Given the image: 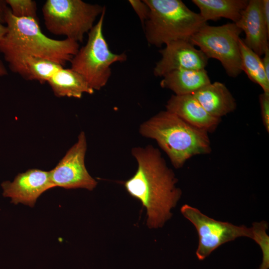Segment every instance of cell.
<instances>
[{"instance_id":"1","label":"cell","mask_w":269,"mask_h":269,"mask_svg":"<svg viewBox=\"0 0 269 269\" xmlns=\"http://www.w3.org/2000/svg\"><path fill=\"white\" fill-rule=\"evenodd\" d=\"M131 154L137 168L133 176L125 182V187L145 208L148 227H162L171 218V210L182 194L176 185L177 179L160 150L152 145L134 147Z\"/></svg>"},{"instance_id":"2","label":"cell","mask_w":269,"mask_h":269,"mask_svg":"<svg viewBox=\"0 0 269 269\" xmlns=\"http://www.w3.org/2000/svg\"><path fill=\"white\" fill-rule=\"evenodd\" d=\"M138 132L142 136L155 140L177 169L191 157L212 151L208 133L166 110L142 123Z\"/></svg>"},{"instance_id":"3","label":"cell","mask_w":269,"mask_h":269,"mask_svg":"<svg viewBox=\"0 0 269 269\" xmlns=\"http://www.w3.org/2000/svg\"><path fill=\"white\" fill-rule=\"evenodd\" d=\"M5 23L7 33L0 42V51L21 53L47 60L62 67L70 62L79 49V43L65 38L55 40L44 34L39 21L31 18H18L9 7Z\"/></svg>"},{"instance_id":"4","label":"cell","mask_w":269,"mask_h":269,"mask_svg":"<svg viewBox=\"0 0 269 269\" xmlns=\"http://www.w3.org/2000/svg\"><path fill=\"white\" fill-rule=\"evenodd\" d=\"M149 14L143 26L147 43L157 47L177 40H189L207 24L199 13L180 0H144Z\"/></svg>"},{"instance_id":"5","label":"cell","mask_w":269,"mask_h":269,"mask_svg":"<svg viewBox=\"0 0 269 269\" xmlns=\"http://www.w3.org/2000/svg\"><path fill=\"white\" fill-rule=\"evenodd\" d=\"M106 11L88 33L86 44L70 61V68L81 75L94 91L101 90L107 84L112 74V65L127 59L125 53H114L109 47L103 33Z\"/></svg>"},{"instance_id":"6","label":"cell","mask_w":269,"mask_h":269,"mask_svg":"<svg viewBox=\"0 0 269 269\" xmlns=\"http://www.w3.org/2000/svg\"><path fill=\"white\" fill-rule=\"evenodd\" d=\"M105 6L81 0H47L42 11L47 30L56 35L82 42Z\"/></svg>"},{"instance_id":"7","label":"cell","mask_w":269,"mask_h":269,"mask_svg":"<svg viewBox=\"0 0 269 269\" xmlns=\"http://www.w3.org/2000/svg\"><path fill=\"white\" fill-rule=\"evenodd\" d=\"M242 30L232 22L220 26L207 24L189 39L209 58L219 60L227 74L236 78L242 71L239 47Z\"/></svg>"},{"instance_id":"8","label":"cell","mask_w":269,"mask_h":269,"mask_svg":"<svg viewBox=\"0 0 269 269\" xmlns=\"http://www.w3.org/2000/svg\"><path fill=\"white\" fill-rule=\"evenodd\" d=\"M180 210L198 232L199 243L196 255L199 260H203L221 245L238 237L254 238L252 228L216 220L187 204L182 206Z\"/></svg>"},{"instance_id":"9","label":"cell","mask_w":269,"mask_h":269,"mask_svg":"<svg viewBox=\"0 0 269 269\" xmlns=\"http://www.w3.org/2000/svg\"><path fill=\"white\" fill-rule=\"evenodd\" d=\"M87 149L85 134L81 132L76 142L68 149L56 166L49 171L54 187L67 189L94 190L97 181L88 172L85 164Z\"/></svg>"},{"instance_id":"10","label":"cell","mask_w":269,"mask_h":269,"mask_svg":"<svg viewBox=\"0 0 269 269\" xmlns=\"http://www.w3.org/2000/svg\"><path fill=\"white\" fill-rule=\"evenodd\" d=\"M159 52L161 57L153 69V74L156 77H162L180 69H204L208 64V58L189 40L170 42Z\"/></svg>"},{"instance_id":"11","label":"cell","mask_w":269,"mask_h":269,"mask_svg":"<svg viewBox=\"0 0 269 269\" xmlns=\"http://www.w3.org/2000/svg\"><path fill=\"white\" fill-rule=\"evenodd\" d=\"M1 186L3 196L10 198L11 203L31 207L34 206L37 199L44 192L54 188L49 171L38 169L18 173L12 181H4Z\"/></svg>"},{"instance_id":"12","label":"cell","mask_w":269,"mask_h":269,"mask_svg":"<svg viewBox=\"0 0 269 269\" xmlns=\"http://www.w3.org/2000/svg\"><path fill=\"white\" fill-rule=\"evenodd\" d=\"M236 24L245 34L243 40L259 56L263 55L269 47V29L262 11V0H250Z\"/></svg>"},{"instance_id":"13","label":"cell","mask_w":269,"mask_h":269,"mask_svg":"<svg viewBox=\"0 0 269 269\" xmlns=\"http://www.w3.org/2000/svg\"><path fill=\"white\" fill-rule=\"evenodd\" d=\"M165 108L189 125L208 133L214 132L221 121L208 114L192 94L172 95Z\"/></svg>"},{"instance_id":"14","label":"cell","mask_w":269,"mask_h":269,"mask_svg":"<svg viewBox=\"0 0 269 269\" xmlns=\"http://www.w3.org/2000/svg\"><path fill=\"white\" fill-rule=\"evenodd\" d=\"M10 69L26 80L41 84L48 80L62 66L53 62L21 53L3 54Z\"/></svg>"},{"instance_id":"15","label":"cell","mask_w":269,"mask_h":269,"mask_svg":"<svg viewBox=\"0 0 269 269\" xmlns=\"http://www.w3.org/2000/svg\"><path fill=\"white\" fill-rule=\"evenodd\" d=\"M211 116L221 119L237 107L235 99L225 85L214 82L202 87L192 94Z\"/></svg>"},{"instance_id":"16","label":"cell","mask_w":269,"mask_h":269,"mask_svg":"<svg viewBox=\"0 0 269 269\" xmlns=\"http://www.w3.org/2000/svg\"><path fill=\"white\" fill-rule=\"evenodd\" d=\"M211 81L204 69H180L170 72L162 77L160 85L176 95L193 94Z\"/></svg>"},{"instance_id":"17","label":"cell","mask_w":269,"mask_h":269,"mask_svg":"<svg viewBox=\"0 0 269 269\" xmlns=\"http://www.w3.org/2000/svg\"><path fill=\"white\" fill-rule=\"evenodd\" d=\"M47 83L58 97L80 99L84 94H92L95 91L81 75L71 68H60Z\"/></svg>"},{"instance_id":"18","label":"cell","mask_w":269,"mask_h":269,"mask_svg":"<svg viewBox=\"0 0 269 269\" xmlns=\"http://www.w3.org/2000/svg\"><path fill=\"white\" fill-rule=\"evenodd\" d=\"M248 0H192L200 10L203 20H217L221 18L229 19L236 23L247 7Z\"/></svg>"},{"instance_id":"19","label":"cell","mask_w":269,"mask_h":269,"mask_svg":"<svg viewBox=\"0 0 269 269\" xmlns=\"http://www.w3.org/2000/svg\"><path fill=\"white\" fill-rule=\"evenodd\" d=\"M242 71L253 82L260 85L263 92L269 93V79L266 76L261 58L244 42L239 40Z\"/></svg>"},{"instance_id":"20","label":"cell","mask_w":269,"mask_h":269,"mask_svg":"<svg viewBox=\"0 0 269 269\" xmlns=\"http://www.w3.org/2000/svg\"><path fill=\"white\" fill-rule=\"evenodd\" d=\"M254 234L253 240L260 246L263 252V261L259 269H268L269 268V237L266 233L268 228L265 221L255 222L251 227Z\"/></svg>"},{"instance_id":"21","label":"cell","mask_w":269,"mask_h":269,"mask_svg":"<svg viewBox=\"0 0 269 269\" xmlns=\"http://www.w3.org/2000/svg\"><path fill=\"white\" fill-rule=\"evenodd\" d=\"M13 16L18 18H31L39 21L37 5L32 0H5Z\"/></svg>"},{"instance_id":"22","label":"cell","mask_w":269,"mask_h":269,"mask_svg":"<svg viewBox=\"0 0 269 269\" xmlns=\"http://www.w3.org/2000/svg\"><path fill=\"white\" fill-rule=\"evenodd\" d=\"M129 2L138 16L143 26L149 14V8L147 4L144 0H129Z\"/></svg>"},{"instance_id":"23","label":"cell","mask_w":269,"mask_h":269,"mask_svg":"<svg viewBox=\"0 0 269 269\" xmlns=\"http://www.w3.org/2000/svg\"><path fill=\"white\" fill-rule=\"evenodd\" d=\"M262 122L266 131L269 132V93L263 92L259 97Z\"/></svg>"},{"instance_id":"24","label":"cell","mask_w":269,"mask_h":269,"mask_svg":"<svg viewBox=\"0 0 269 269\" xmlns=\"http://www.w3.org/2000/svg\"><path fill=\"white\" fill-rule=\"evenodd\" d=\"M262 11L267 28L269 29V0H262Z\"/></svg>"},{"instance_id":"25","label":"cell","mask_w":269,"mask_h":269,"mask_svg":"<svg viewBox=\"0 0 269 269\" xmlns=\"http://www.w3.org/2000/svg\"><path fill=\"white\" fill-rule=\"evenodd\" d=\"M6 0H0V24L5 23L6 15L9 7Z\"/></svg>"},{"instance_id":"26","label":"cell","mask_w":269,"mask_h":269,"mask_svg":"<svg viewBox=\"0 0 269 269\" xmlns=\"http://www.w3.org/2000/svg\"><path fill=\"white\" fill-rule=\"evenodd\" d=\"M262 59L263 66L268 79H269V47L267 48Z\"/></svg>"},{"instance_id":"27","label":"cell","mask_w":269,"mask_h":269,"mask_svg":"<svg viewBox=\"0 0 269 269\" xmlns=\"http://www.w3.org/2000/svg\"><path fill=\"white\" fill-rule=\"evenodd\" d=\"M7 31V29L6 26L0 24V42L5 35Z\"/></svg>"},{"instance_id":"28","label":"cell","mask_w":269,"mask_h":269,"mask_svg":"<svg viewBox=\"0 0 269 269\" xmlns=\"http://www.w3.org/2000/svg\"><path fill=\"white\" fill-rule=\"evenodd\" d=\"M7 74V71L2 61L0 60V77L5 76Z\"/></svg>"}]
</instances>
